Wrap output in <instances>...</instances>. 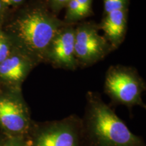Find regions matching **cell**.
<instances>
[{
	"label": "cell",
	"mask_w": 146,
	"mask_h": 146,
	"mask_svg": "<svg viewBox=\"0 0 146 146\" xmlns=\"http://www.w3.org/2000/svg\"><path fill=\"white\" fill-rule=\"evenodd\" d=\"M65 24L53 13L47 1L31 0L11 9L2 28L13 47L39 65L45 63L51 42Z\"/></svg>",
	"instance_id": "1"
},
{
	"label": "cell",
	"mask_w": 146,
	"mask_h": 146,
	"mask_svg": "<svg viewBox=\"0 0 146 146\" xmlns=\"http://www.w3.org/2000/svg\"><path fill=\"white\" fill-rule=\"evenodd\" d=\"M81 120L85 146H145L98 93L87 92Z\"/></svg>",
	"instance_id": "2"
},
{
	"label": "cell",
	"mask_w": 146,
	"mask_h": 146,
	"mask_svg": "<svg viewBox=\"0 0 146 146\" xmlns=\"http://www.w3.org/2000/svg\"><path fill=\"white\" fill-rule=\"evenodd\" d=\"M25 138L27 146H85L82 120L74 114L52 121H33Z\"/></svg>",
	"instance_id": "3"
},
{
	"label": "cell",
	"mask_w": 146,
	"mask_h": 146,
	"mask_svg": "<svg viewBox=\"0 0 146 146\" xmlns=\"http://www.w3.org/2000/svg\"><path fill=\"white\" fill-rule=\"evenodd\" d=\"M145 83L135 69L123 65L112 66L107 70L104 92L116 104L145 108L142 94Z\"/></svg>",
	"instance_id": "4"
},
{
	"label": "cell",
	"mask_w": 146,
	"mask_h": 146,
	"mask_svg": "<svg viewBox=\"0 0 146 146\" xmlns=\"http://www.w3.org/2000/svg\"><path fill=\"white\" fill-rule=\"evenodd\" d=\"M33 121L22 91L0 88L1 134L12 137H25L30 131Z\"/></svg>",
	"instance_id": "5"
},
{
	"label": "cell",
	"mask_w": 146,
	"mask_h": 146,
	"mask_svg": "<svg viewBox=\"0 0 146 146\" xmlns=\"http://www.w3.org/2000/svg\"><path fill=\"white\" fill-rule=\"evenodd\" d=\"M99 26L93 22L76 25L74 54L78 67L89 66L105 58L114 49L103 35Z\"/></svg>",
	"instance_id": "6"
},
{
	"label": "cell",
	"mask_w": 146,
	"mask_h": 146,
	"mask_svg": "<svg viewBox=\"0 0 146 146\" xmlns=\"http://www.w3.org/2000/svg\"><path fill=\"white\" fill-rule=\"evenodd\" d=\"M76 24L66 23L51 42L45 56V64L56 68L74 70L78 67L74 54Z\"/></svg>",
	"instance_id": "7"
},
{
	"label": "cell",
	"mask_w": 146,
	"mask_h": 146,
	"mask_svg": "<svg viewBox=\"0 0 146 146\" xmlns=\"http://www.w3.org/2000/svg\"><path fill=\"white\" fill-rule=\"evenodd\" d=\"M38 66L28 55L14 48L0 63V88L22 91V85Z\"/></svg>",
	"instance_id": "8"
},
{
	"label": "cell",
	"mask_w": 146,
	"mask_h": 146,
	"mask_svg": "<svg viewBox=\"0 0 146 146\" xmlns=\"http://www.w3.org/2000/svg\"><path fill=\"white\" fill-rule=\"evenodd\" d=\"M128 9L114 10L104 15L99 29L114 50L124 41L127 29Z\"/></svg>",
	"instance_id": "9"
},
{
	"label": "cell",
	"mask_w": 146,
	"mask_h": 146,
	"mask_svg": "<svg viewBox=\"0 0 146 146\" xmlns=\"http://www.w3.org/2000/svg\"><path fill=\"white\" fill-rule=\"evenodd\" d=\"M14 47L10 38L0 26V63L11 54Z\"/></svg>",
	"instance_id": "10"
},
{
	"label": "cell",
	"mask_w": 146,
	"mask_h": 146,
	"mask_svg": "<svg viewBox=\"0 0 146 146\" xmlns=\"http://www.w3.org/2000/svg\"><path fill=\"white\" fill-rule=\"evenodd\" d=\"M104 15L114 10L128 9V0H103Z\"/></svg>",
	"instance_id": "11"
},
{
	"label": "cell",
	"mask_w": 146,
	"mask_h": 146,
	"mask_svg": "<svg viewBox=\"0 0 146 146\" xmlns=\"http://www.w3.org/2000/svg\"><path fill=\"white\" fill-rule=\"evenodd\" d=\"M0 146H27L25 137H12L1 134Z\"/></svg>",
	"instance_id": "12"
},
{
	"label": "cell",
	"mask_w": 146,
	"mask_h": 146,
	"mask_svg": "<svg viewBox=\"0 0 146 146\" xmlns=\"http://www.w3.org/2000/svg\"><path fill=\"white\" fill-rule=\"evenodd\" d=\"M80 7V17L81 20L88 17L92 14L93 0H76Z\"/></svg>",
	"instance_id": "13"
},
{
	"label": "cell",
	"mask_w": 146,
	"mask_h": 146,
	"mask_svg": "<svg viewBox=\"0 0 146 146\" xmlns=\"http://www.w3.org/2000/svg\"><path fill=\"white\" fill-rule=\"evenodd\" d=\"M70 0H47V4L53 13L57 14L62 9L65 8Z\"/></svg>",
	"instance_id": "14"
},
{
	"label": "cell",
	"mask_w": 146,
	"mask_h": 146,
	"mask_svg": "<svg viewBox=\"0 0 146 146\" xmlns=\"http://www.w3.org/2000/svg\"><path fill=\"white\" fill-rule=\"evenodd\" d=\"M11 8L5 5L0 1V26L2 27L6 19L7 16L10 13Z\"/></svg>",
	"instance_id": "15"
},
{
	"label": "cell",
	"mask_w": 146,
	"mask_h": 146,
	"mask_svg": "<svg viewBox=\"0 0 146 146\" xmlns=\"http://www.w3.org/2000/svg\"><path fill=\"white\" fill-rule=\"evenodd\" d=\"M0 1L10 8L14 9L21 6L27 0H0Z\"/></svg>",
	"instance_id": "16"
}]
</instances>
